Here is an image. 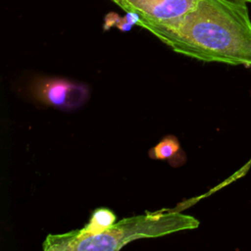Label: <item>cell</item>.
<instances>
[{
	"instance_id": "cell-1",
	"label": "cell",
	"mask_w": 251,
	"mask_h": 251,
	"mask_svg": "<svg viewBox=\"0 0 251 251\" xmlns=\"http://www.w3.org/2000/svg\"><path fill=\"white\" fill-rule=\"evenodd\" d=\"M137 25L178 54L251 67V19L246 0H198L179 17L164 21L140 17Z\"/></svg>"
},
{
	"instance_id": "cell-2",
	"label": "cell",
	"mask_w": 251,
	"mask_h": 251,
	"mask_svg": "<svg viewBox=\"0 0 251 251\" xmlns=\"http://www.w3.org/2000/svg\"><path fill=\"white\" fill-rule=\"evenodd\" d=\"M198 226L199 221L193 216L162 209L123 219L98 234L81 235L75 229L48 234L42 248L45 251H117L136 239L161 237Z\"/></svg>"
},
{
	"instance_id": "cell-3",
	"label": "cell",
	"mask_w": 251,
	"mask_h": 251,
	"mask_svg": "<svg viewBox=\"0 0 251 251\" xmlns=\"http://www.w3.org/2000/svg\"><path fill=\"white\" fill-rule=\"evenodd\" d=\"M32 95L39 102L66 111L83 106L90 95L89 87L80 81L64 77H41L32 83Z\"/></svg>"
},
{
	"instance_id": "cell-4",
	"label": "cell",
	"mask_w": 251,
	"mask_h": 251,
	"mask_svg": "<svg viewBox=\"0 0 251 251\" xmlns=\"http://www.w3.org/2000/svg\"><path fill=\"white\" fill-rule=\"evenodd\" d=\"M126 12L142 19L164 21L179 17L192 9L198 0H113Z\"/></svg>"
},
{
	"instance_id": "cell-5",
	"label": "cell",
	"mask_w": 251,
	"mask_h": 251,
	"mask_svg": "<svg viewBox=\"0 0 251 251\" xmlns=\"http://www.w3.org/2000/svg\"><path fill=\"white\" fill-rule=\"evenodd\" d=\"M116 223V215L108 208H97L91 214L88 223L80 229H75L81 235L98 234Z\"/></svg>"
},
{
	"instance_id": "cell-6",
	"label": "cell",
	"mask_w": 251,
	"mask_h": 251,
	"mask_svg": "<svg viewBox=\"0 0 251 251\" xmlns=\"http://www.w3.org/2000/svg\"><path fill=\"white\" fill-rule=\"evenodd\" d=\"M180 153L183 152L181 151L178 139L175 135H168L150 149L148 155L151 159L169 160L172 166H176V159L180 161Z\"/></svg>"
}]
</instances>
